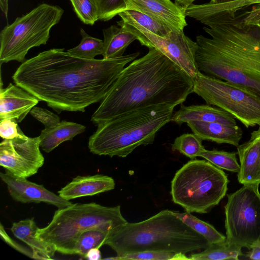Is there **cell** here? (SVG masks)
I'll list each match as a JSON object with an SVG mask.
<instances>
[{
  "label": "cell",
  "instance_id": "cell-39",
  "mask_svg": "<svg viewBox=\"0 0 260 260\" xmlns=\"http://www.w3.org/2000/svg\"><path fill=\"white\" fill-rule=\"evenodd\" d=\"M85 258L89 260H99L102 259L101 252L98 248H93L88 250Z\"/></svg>",
  "mask_w": 260,
  "mask_h": 260
},
{
  "label": "cell",
  "instance_id": "cell-38",
  "mask_svg": "<svg viewBox=\"0 0 260 260\" xmlns=\"http://www.w3.org/2000/svg\"><path fill=\"white\" fill-rule=\"evenodd\" d=\"M247 257L251 259L260 260V241L254 242L250 247Z\"/></svg>",
  "mask_w": 260,
  "mask_h": 260
},
{
  "label": "cell",
  "instance_id": "cell-16",
  "mask_svg": "<svg viewBox=\"0 0 260 260\" xmlns=\"http://www.w3.org/2000/svg\"><path fill=\"white\" fill-rule=\"evenodd\" d=\"M115 185L114 179L107 175L77 176L59 190L58 193L62 198L70 201L110 191L114 188Z\"/></svg>",
  "mask_w": 260,
  "mask_h": 260
},
{
  "label": "cell",
  "instance_id": "cell-9",
  "mask_svg": "<svg viewBox=\"0 0 260 260\" xmlns=\"http://www.w3.org/2000/svg\"><path fill=\"white\" fill-rule=\"evenodd\" d=\"M193 92L207 104L231 114L247 128L260 126V97L250 91L199 71Z\"/></svg>",
  "mask_w": 260,
  "mask_h": 260
},
{
  "label": "cell",
  "instance_id": "cell-30",
  "mask_svg": "<svg viewBox=\"0 0 260 260\" xmlns=\"http://www.w3.org/2000/svg\"><path fill=\"white\" fill-rule=\"evenodd\" d=\"M202 140L195 134H184L177 137L172 144V150L194 159L200 157L201 152L205 149Z\"/></svg>",
  "mask_w": 260,
  "mask_h": 260
},
{
  "label": "cell",
  "instance_id": "cell-3",
  "mask_svg": "<svg viewBox=\"0 0 260 260\" xmlns=\"http://www.w3.org/2000/svg\"><path fill=\"white\" fill-rule=\"evenodd\" d=\"M211 38L196 37L199 71L245 88L260 97V27L240 23L238 17L199 20Z\"/></svg>",
  "mask_w": 260,
  "mask_h": 260
},
{
  "label": "cell",
  "instance_id": "cell-2",
  "mask_svg": "<svg viewBox=\"0 0 260 260\" xmlns=\"http://www.w3.org/2000/svg\"><path fill=\"white\" fill-rule=\"evenodd\" d=\"M193 79L158 49L125 67L91 121L95 125L125 113L154 105L177 106L193 92Z\"/></svg>",
  "mask_w": 260,
  "mask_h": 260
},
{
  "label": "cell",
  "instance_id": "cell-14",
  "mask_svg": "<svg viewBox=\"0 0 260 260\" xmlns=\"http://www.w3.org/2000/svg\"><path fill=\"white\" fill-rule=\"evenodd\" d=\"M126 9L145 13L169 27L183 30L187 25L184 12L171 0H124Z\"/></svg>",
  "mask_w": 260,
  "mask_h": 260
},
{
  "label": "cell",
  "instance_id": "cell-12",
  "mask_svg": "<svg viewBox=\"0 0 260 260\" xmlns=\"http://www.w3.org/2000/svg\"><path fill=\"white\" fill-rule=\"evenodd\" d=\"M39 137L30 138L23 133L0 143V165L14 176L28 178L37 173L44 163Z\"/></svg>",
  "mask_w": 260,
  "mask_h": 260
},
{
  "label": "cell",
  "instance_id": "cell-42",
  "mask_svg": "<svg viewBox=\"0 0 260 260\" xmlns=\"http://www.w3.org/2000/svg\"><path fill=\"white\" fill-rule=\"evenodd\" d=\"M240 0H211L209 3L214 5L223 4L237 2Z\"/></svg>",
  "mask_w": 260,
  "mask_h": 260
},
{
  "label": "cell",
  "instance_id": "cell-25",
  "mask_svg": "<svg viewBox=\"0 0 260 260\" xmlns=\"http://www.w3.org/2000/svg\"><path fill=\"white\" fill-rule=\"evenodd\" d=\"M118 15L123 21L140 26L162 37L172 30L152 17L136 10L126 9L119 13Z\"/></svg>",
  "mask_w": 260,
  "mask_h": 260
},
{
  "label": "cell",
  "instance_id": "cell-31",
  "mask_svg": "<svg viewBox=\"0 0 260 260\" xmlns=\"http://www.w3.org/2000/svg\"><path fill=\"white\" fill-rule=\"evenodd\" d=\"M186 254L174 253L164 251L147 250L138 252L127 253L115 257L104 258L105 259H136V260H186L189 259Z\"/></svg>",
  "mask_w": 260,
  "mask_h": 260
},
{
  "label": "cell",
  "instance_id": "cell-27",
  "mask_svg": "<svg viewBox=\"0 0 260 260\" xmlns=\"http://www.w3.org/2000/svg\"><path fill=\"white\" fill-rule=\"evenodd\" d=\"M82 39L78 45L69 49L67 52L78 57L93 59L99 55H102L104 50V41L92 37L83 29H80Z\"/></svg>",
  "mask_w": 260,
  "mask_h": 260
},
{
  "label": "cell",
  "instance_id": "cell-21",
  "mask_svg": "<svg viewBox=\"0 0 260 260\" xmlns=\"http://www.w3.org/2000/svg\"><path fill=\"white\" fill-rule=\"evenodd\" d=\"M86 126L81 124L62 120L57 125L44 128L39 136L40 147L49 153L59 144L67 141H71L77 135L83 133Z\"/></svg>",
  "mask_w": 260,
  "mask_h": 260
},
{
  "label": "cell",
  "instance_id": "cell-43",
  "mask_svg": "<svg viewBox=\"0 0 260 260\" xmlns=\"http://www.w3.org/2000/svg\"><path fill=\"white\" fill-rule=\"evenodd\" d=\"M250 138H256L260 140V126L258 127L257 129L251 133Z\"/></svg>",
  "mask_w": 260,
  "mask_h": 260
},
{
  "label": "cell",
  "instance_id": "cell-4",
  "mask_svg": "<svg viewBox=\"0 0 260 260\" xmlns=\"http://www.w3.org/2000/svg\"><path fill=\"white\" fill-rule=\"evenodd\" d=\"M120 256L147 250L184 254L206 249L202 235L185 224L173 211L164 210L143 221L127 222L111 231L105 244Z\"/></svg>",
  "mask_w": 260,
  "mask_h": 260
},
{
  "label": "cell",
  "instance_id": "cell-10",
  "mask_svg": "<svg viewBox=\"0 0 260 260\" xmlns=\"http://www.w3.org/2000/svg\"><path fill=\"white\" fill-rule=\"evenodd\" d=\"M259 185H243L227 195L224 206L226 241L231 245L250 250L260 241Z\"/></svg>",
  "mask_w": 260,
  "mask_h": 260
},
{
  "label": "cell",
  "instance_id": "cell-22",
  "mask_svg": "<svg viewBox=\"0 0 260 260\" xmlns=\"http://www.w3.org/2000/svg\"><path fill=\"white\" fill-rule=\"evenodd\" d=\"M104 36V59L122 56L127 47L137 40V36L122 26L113 25L103 29Z\"/></svg>",
  "mask_w": 260,
  "mask_h": 260
},
{
  "label": "cell",
  "instance_id": "cell-18",
  "mask_svg": "<svg viewBox=\"0 0 260 260\" xmlns=\"http://www.w3.org/2000/svg\"><path fill=\"white\" fill-rule=\"evenodd\" d=\"M172 121L179 125L189 121L237 125L235 118L231 114L208 104L187 106L181 104L180 109L173 114Z\"/></svg>",
  "mask_w": 260,
  "mask_h": 260
},
{
  "label": "cell",
  "instance_id": "cell-35",
  "mask_svg": "<svg viewBox=\"0 0 260 260\" xmlns=\"http://www.w3.org/2000/svg\"><path fill=\"white\" fill-rule=\"evenodd\" d=\"M14 119H4L0 121V136L3 139H12L23 133Z\"/></svg>",
  "mask_w": 260,
  "mask_h": 260
},
{
  "label": "cell",
  "instance_id": "cell-37",
  "mask_svg": "<svg viewBox=\"0 0 260 260\" xmlns=\"http://www.w3.org/2000/svg\"><path fill=\"white\" fill-rule=\"evenodd\" d=\"M0 229L1 236L4 241L16 250L27 256L32 258H34L32 250L30 248H28V247H24L22 245H20L19 243L12 239L6 233L2 223H1Z\"/></svg>",
  "mask_w": 260,
  "mask_h": 260
},
{
  "label": "cell",
  "instance_id": "cell-29",
  "mask_svg": "<svg viewBox=\"0 0 260 260\" xmlns=\"http://www.w3.org/2000/svg\"><path fill=\"white\" fill-rule=\"evenodd\" d=\"M237 153L222 150L205 149L200 157L205 158L216 167L226 171L238 173L240 164L237 158Z\"/></svg>",
  "mask_w": 260,
  "mask_h": 260
},
{
  "label": "cell",
  "instance_id": "cell-28",
  "mask_svg": "<svg viewBox=\"0 0 260 260\" xmlns=\"http://www.w3.org/2000/svg\"><path fill=\"white\" fill-rule=\"evenodd\" d=\"M110 231L91 229L83 232L78 238L74 248V254L85 258L88 250L100 248L105 244Z\"/></svg>",
  "mask_w": 260,
  "mask_h": 260
},
{
  "label": "cell",
  "instance_id": "cell-34",
  "mask_svg": "<svg viewBox=\"0 0 260 260\" xmlns=\"http://www.w3.org/2000/svg\"><path fill=\"white\" fill-rule=\"evenodd\" d=\"M30 113L37 120L42 123L45 128L55 126L61 121L56 114L41 107H34L30 111Z\"/></svg>",
  "mask_w": 260,
  "mask_h": 260
},
{
  "label": "cell",
  "instance_id": "cell-1",
  "mask_svg": "<svg viewBox=\"0 0 260 260\" xmlns=\"http://www.w3.org/2000/svg\"><path fill=\"white\" fill-rule=\"evenodd\" d=\"M137 52L111 59H87L53 48L25 60L12 76L15 84L60 113L84 112L101 102Z\"/></svg>",
  "mask_w": 260,
  "mask_h": 260
},
{
  "label": "cell",
  "instance_id": "cell-17",
  "mask_svg": "<svg viewBox=\"0 0 260 260\" xmlns=\"http://www.w3.org/2000/svg\"><path fill=\"white\" fill-rule=\"evenodd\" d=\"M240 160L238 180L243 185L260 184V140L250 139L237 147Z\"/></svg>",
  "mask_w": 260,
  "mask_h": 260
},
{
  "label": "cell",
  "instance_id": "cell-5",
  "mask_svg": "<svg viewBox=\"0 0 260 260\" xmlns=\"http://www.w3.org/2000/svg\"><path fill=\"white\" fill-rule=\"evenodd\" d=\"M175 107L154 105L99 124L89 138L90 151L99 155L124 157L139 146L152 144L157 132L172 121Z\"/></svg>",
  "mask_w": 260,
  "mask_h": 260
},
{
  "label": "cell",
  "instance_id": "cell-13",
  "mask_svg": "<svg viewBox=\"0 0 260 260\" xmlns=\"http://www.w3.org/2000/svg\"><path fill=\"white\" fill-rule=\"evenodd\" d=\"M2 180L7 185L12 199L22 203L43 202L58 209L67 207L73 203L47 189L43 185L30 182L26 178L19 177L5 171L1 172Z\"/></svg>",
  "mask_w": 260,
  "mask_h": 260
},
{
  "label": "cell",
  "instance_id": "cell-6",
  "mask_svg": "<svg viewBox=\"0 0 260 260\" xmlns=\"http://www.w3.org/2000/svg\"><path fill=\"white\" fill-rule=\"evenodd\" d=\"M127 222L119 205L109 207L95 203L73 204L56 210L48 224L39 228L37 236L53 245L56 251L73 254L83 232L91 229L111 232Z\"/></svg>",
  "mask_w": 260,
  "mask_h": 260
},
{
  "label": "cell",
  "instance_id": "cell-36",
  "mask_svg": "<svg viewBox=\"0 0 260 260\" xmlns=\"http://www.w3.org/2000/svg\"><path fill=\"white\" fill-rule=\"evenodd\" d=\"M238 18L243 25L260 27V6H253L250 10L241 14Z\"/></svg>",
  "mask_w": 260,
  "mask_h": 260
},
{
  "label": "cell",
  "instance_id": "cell-7",
  "mask_svg": "<svg viewBox=\"0 0 260 260\" xmlns=\"http://www.w3.org/2000/svg\"><path fill=\"white\" fill-rule=\"evenodd\" d=\"M229 182L222 169L207 160L191 159L171 181L172 199L186 212L206 213L225 196Z\"/></svg>",
  "mask_w": 260,
  "mask_h": 260
},
{
  "label": "cell",
  "instance_id": "cell-15",
  "mask_svg": "<svg viewBox=\"0 0 260 260\" xmlns=\"http://www.w3.org/2000/svg\"><path fill=\"white\" fill-rule=\"evenodd\" d=\"M39 102L38 98L16 85L10 83L5 88L1 86L0 120L14 119L20 122Z\"/></svg>",
  "mask_w": 260,
  "mask_h": 260
},
{
  "label": "cell",
  "instance_id": "cell-11",
  "mask_svg": "<svg viewBox=\"0 0 260 260\" xmlns=\"http://www.w3.org/2000/svg\"><path fill=\"white\" fill-rule=\"evenodd\" d=\"M117 23L134 33L142 45L158 49L193 79L196 77L199 72L195 60L197 44L185 35L183 30H171L162 37L122 20Z\"/></svg>",
  "mask_w": 260,
  "mask_h": 260
},
{
  "label": "cell",
  "instance_id": "cell-26",
  "mask_svg": "<svg viewBox=\"0 0 260 260\" xmlns=\"http://www.w3.org/2000/svg\"><path fill=\"white\" fill-rule=\"evenodd\" d=\"M173 213L185 224L203 236L209 244L222 243L226 241V236L217 231L213 225L199 219L191 213H180L174 211H173Z\"/></svg>",
  "mask_w": 260,
  "mask_h": 260
},
{
  "label": "cell",
  "instance_id": "cell-19",
  "mask_svg": "<svg viewBox=\"0 0 260 260\" xmlns=\"http://www.w3.org/2000/svg\"><path fill=\"white\" fill-rule=\"evenodd\" d=\"M186 123L193 133L202 140L238 147L242 137V131L237 125L199 121H189Z\"/></svg>",
  "mask_w": 260,
  "mask_h": 260
},
{
  "label": "cell",
  "instance_id": "cell-8",
  "mask_svg": "<svg viewBox=\"0 0 260 260\" xmlns=\"http://www.w3.org/2000/svg\"><path fill=\"white\" fill-rule=\"evenodd\" d=\"M58 6L43 3L17 17L0 32V63L12 60L23 62L32 47L46 44L53 26L63 14Z\"/></svg>",
  "mask_w": 260,
  "mask_h": 260
},
{
  "label": "cell",
  "instance_id": "cell-20",
  "mask_svg": "<svg viewBox=\"0 0 260 260\" xmlns=\"http://www.w3.org/2000/svg\"><path fill=\"white\" fill-rule=\"evenodd\" d=\"M38 228L34 218L13 223L11 230L14 235L26 244L32 250L34 259H52L56 251L54 247L37 236Z\"/></svg>",
  "mask_w": 260,
  "mask_h": 260
},
{
  "label": "cell",
  "instance_id": "cell-40",
  "mask_svg": "<svg viewBox=\"0 0 260 260\" xmlns=\"http://www.w3.org/2000/svg\"><path fill=\"white\" fill-rule=\"evenodd\" d=\"M195 0H175V4L184 12L185 13L186 9L191 5Z\"/></svg>",
  "mask_w": 260,
  "mask_h": 260
},
{
  "label": "cell",
  "instance_id": "cell-23",
  "mask_svg": "<svg viewBox=\"0 0 260 260\" xmlns=\"http://www.w3.org/2000/svg\"><path fill=\"white\" fill-rule=\"evenodd\" d=\"M260 6V0H240L223 4L214 5L209 3L192 4L189 11L192 17L195 19L218 16H229L234 17L236 13L251 5Z\"/></svg>",
  "mask_w": 260,
  "mask_h": 260
},
{
  "label": "cell",
  "instance_id": "cell-24",
  "mask_svg": "<svg viewBox=\"0 0 260 260\" xmlns=\"http://www.w3.org/2000/svg\"><path fill=\"white\" fill-rule=\"evenodd\" d=\"M241 248L229 245L225 241L222 243L210 244L208 247L200 252L189 255L192 260L239 259L243 254Z\"/></svg>",
  "mask_w": 260,
  "mask_h": 260
},
{
  "label": "cell",
  "instance_id": "cell-41",
  "mask_svg": "<svg viewBox=\"0 0 260 260\" xmlns=\"http://www.w3.org/2000/svg\"><path fill=\"white\" fill-rule=\"evenodd\" d=\"M8 1L9 0H0V8L6 19L8 18Z\"/></svg>",
  "mask_w": 260,
  "mask_h": 260
},
{
  "label": "cell",
  "instance_id": "cell-33",
  "mask_svg": "<svg viewBox=\"0 0 260 260\" xmlns=\"http://www.w3.org/2000/svg\"><path fill=\"white\" fill-rule=\"evenodd\" d=\"M98 9L99 20L108 21L126 10L124 0H94Z\"/></svg>",
  "mask_w": 260,
  "mask_h": 260
},
{
  "label": "cell",
  "instance_id": "cell-32",
  "mask_svg": "<svg viewBox=\"0 0 260 260\" xmlns=\"http://www.w3.org/2000/svg\"><path fill=\"white\" fill-rule=\"evenodd\" d=\"M75 12L84 24L93 25L99 20L98 9L94 0H70Z\"/></svg>",
  "mask_w": 260,
  "mask_h": 260
}]
</instances>
